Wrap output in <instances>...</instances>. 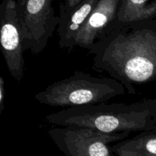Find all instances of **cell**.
Masks as SVG:
<instances>
[{"label": "cell", "instance_id": "2", "mask_svg": "<svg viewBox=\"0 0 156 156\" xmlns=\"http://www.w3.org/2000/svg\"><path fill=\"white\" fill-rule=\"evenodd\" d=\"M156 98L132 104L101 103L74 107L47 114V122L57 126L89 128L105 133L155 131L152 121Z\"/></svg>", "mask_w": 156, "mask_h": 156}, {"label": "cell", "instance_id": "5", "mask_svg": "<svg viewBox=\"0 0 156 156\" xmlns=\"http://www.w3.org/2000/svg\"><path fill=\"white\" fill-rule=\"evenodd\" d=\"M130 133H105L73 126H56L48 130L51 140L66 156H116L111 144L126 140Z\"/></svg>", "mask_w": 156, "mask_h": 156}, {"label": "cell", "instance_id": "10", "mask_svg": "<svg viewBox=\"0 0 156 156\" xmlns=\"http://www.w3.org/2000/svg\"><path fill=\"white\" fill-rule=\"evenodd\" d=\"M155 18L156 0H122L116 28L136 21Z\"/></svg>", "mask_w": 156, "mask_h": 156}, {"label": "cell", "instance_id": "7", "mask_svg": "<svg viewBox=\"0 0 156 156\" xmlns=\"http://www.w3.org/2000/svg\"><path fill=\"white\" fill-rule=\"evenodd\" d=\"M121 2L122 0H99L76 36L74 47L89 50L94 43L116 29Z\"/></svg>", "mask_w": 156, "mask_h": 156}, {"label": "cell", "instance_id": "1", "mask_svg": "<svg viewBox=\"0 0 156 156\" xmlns=\"http://www.w3.org/2000/svg\"><path fill=\"white\" fill-rule=\"evenodd\" d=\"M88 51L94 69L108 73L135 94L133 85L156 80V18L117 27Z\"/></svg>", "mask_w": 156, "mask_h": 156}, {"label": "cell", "instance_id": "4", "mask_svg": "<svg viewBox=\"0 0 156 156\" xmlns=\"http://www.w3.org/2000/svg\"><path fill=\"white\" fill-rule=\"evenodd\" d=\"M52 2L53 0H17V14L24 49L34 55L46 48L60 22Z\"/></svg>", "mask_w": 156, "mask_h": 156}, {"label": "cell", "instance_id": "6", "mask_svg": "<svg viewBox=\"0 0 156 156\" xmlns=\"http://www.w3.org/2000/svg\"><path fill=\"white\" fill-rule=\"evenodd\" d=\"M1 51L12 77L20 82L24 76L26 51L17 14L16 0H2L0 5Z\"/></svg>", "mask_w": 156, "mask_h": 156}, {"label": "cell", "instance_id": "12", "mask_svg": "<svg viewBox=\"0 0 156 156\" xmlns=\"http://www.w3.org/2000/svg\"><path fill=\"white\" fill-rule=\"evenodd\" d=\"M5 80L2 76H0V115L2 113L5 108Z\"/></svg>", "mask_w": 156, "mask_h": 156}, {"label": "cell", "instance_id": "8", "mask_svg": "<svg viewBox=\"0 0 156 156\" xmlns=\"http://www.w3.org/2000/svg\"><path fill=\"white\" fill-rule=\"evenodd\" d=\"M99 0H85L77 7L65 15H59L60 22L57 27L59 46L63 49L74 47V41Z\"/></svg>", "mask_w": 156, "mask_h": 156}, {"label": "cell", "instance_id": "11", "mask_svg": "<svg viewBox=\"0 0 156 156\" xmlns=\"http://www.w3.org/2000/svg\"><path fill=\"white\" fill-rule=\"evenodd\" d=\"M85 0H60L59 2V15H65L71 12Z\"/></svg>", "mask_w": 156, "mask_h": 156}, {"label": "cell", "instance_id": "3", "mask_svg": "<svg viewBox=\"0 0 156 156\" xmlns=\"http://www.w3.org/2000/svg\"><path fill=\"white\" fill-rule=\"evenodd\" d=\"M124 94L125 87L116 79L76 71L69 77L50 84L37 93L35 99L42 105L69 108L105 103Z\"/></svg>", "mask_w": 156, "mask_h": 156}, {"label": "cell", "instance_id": "9", "mask_svg": "<svg viewBox=\"0 0 156 156\" xmlns=\"http://www.w3.org/2000/svg\"><path fill=\"white\" fill-rule=\"evenodd\" d=\"M116 156H156V132L142 131L111 146Z\"/></svg>", "mask_w": 156, "mask_h": 156}, {"label": "cell", "instance_id": "13", "mask_svg": "<svg viewBox=\"0 0 156 156\" xmlns=\"http://www.w3.org/2000/svg\"><path fill=\"white\" fill-rule=\"evenodd\" d=\"M152 121H153L154 125H155V128H156V109H155V113H154L153 117H152Z\"/></svg>", "mask_w": 156, "mask_h": 156}]
</instances>
